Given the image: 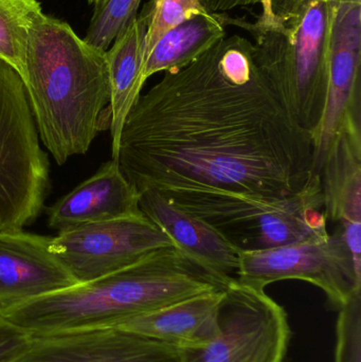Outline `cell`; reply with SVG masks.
<instances>
[{
	"mask_svg": "<svg viewBox=\"0 0 361 362\" xmlns=\"http://www.w3.org/2000/svg\"><path fill=\"white\" fill-rule=\"evenodd\" d=\"M116 161L138 194L216 189L279 198L311 177L314 141L256 67L252 42L235 34L140 95Z\"/></svg>",
	"mask_w": 361,
	"mask_h": 362,
	"instance_id": "obj_1",
	"label": "cell"
},
{
	"mask_svg": "<svg viewBox=\"0 0 361 362\" xmlns=\"http://www.w3.org/2000/svg\"><path fill=\"white\" fill-rule=\"evenodd\" d=\"M191 259L176 246L90 282L0 310L32 336L114 327L232 282Z\"/></svg>",
	"mask_w": 361,
	"mask_h": 362,
	"instance_id": "obj_2",
	"label": "cell"
},
{
	"mask_svg": "<svg viewBox=\"0 0 361 362\" xmlns=\"http://www.w3.org/2000/svg\"><path fill=\"white\" fill-rule=\"evenodd\" d=\"M23 83L38 136L55 163L88 152L110 127L106 51L76 35L65 21L38 13L28 29Z\"/></svg>",
	"mask_w": 361,
	"mask_h": 362,
	"instance_id": "obj_3",
	"label": "cell"
},
{
	"mask_svg": "<svg viewBox=\"0 0 361 362\" xmlns=\"http://www.w3.org/2000/svg\"><path fill=\"white\" fill-rule=\"evenodd\" d=\"M334 0H273V23L224 14L249 32L256 67L292 118L313 138L326 108Z\"/></svg>",
	"mask_w": 361,
	"mask_h": 362,
	"instance_id": "obj_4",
	"label": "cell"
},
{
	"mask_svg": "<svg viewBox=\"0 0 361 362\" xmlns=\"http://www.w3.org/2000/svg\"><path fill=\"white\" fill-rule=\"evenodd\" d=\"M170 204L205 221L237 251L254 252L329 233L321 175L286 197L216 189L158 192Z\"/></svg>",
	"mask_w": 361,
	"mask_h": 362,
	"instance_id": "obj_5",
	"label": "cell"
},
{
	"mask_svg": "<svg viewBox=\"0 0 361 362\" xmlns=\"http://www.w3.org/2000/svg\"><path fill=\"white\" fill-rule=\"evenodd\" d=\"M38 137L25 83L0 59V232L23 230L44 206L49 160Z\"/></svg>",
	"mask_w": 361,
	"mask_h": 362,
	"instance_id": "obj_6",
	"label": "cell"
},
{
	"mask_svg": "<svg viewBox=\"0 0 361 362\" xmlns=\"http://www.w3.org/2000/svg\"><path fill=\"white\" fill-rule=\"evenodd\" d=\"M290 339L288 314L264 289L235 279L223 291L216 333L180 349L182 362H283Z\"/></svg>",
	"mask_w": 361,
	"mask_h": 362,
	"instance_id": "obj_7",
	"label": "cell"
},
{
	"mask_svg": "<svg viewBox=\"0 0 361 362\" xmlns=\"http://www.w3.org/2000/svg\"><path fill=\"white\" fill-rule=\"evenodd\" d=\"M237 280L264 289L284 280L319 287L331 304L341 308L361 293V268L356 266L341 232L254 252L239 251Z\"/></svg>",
	"mask_w": 361,
	"mask_h": 362,
	"instance_id": "obj_8",
	"label": "cell"
},
{
	"mask_svg": "<svg viewBox=\"0 0 361 362\" xmlns=\"http://www.w3.org/2000/svg\"><path fill=\"white\" fill-rule=\"evenodd\" d=\"M170 246L175 245L142 213L59 232L51 238L50 251L76 282L83 284Z\"/></svg>",
	"mask_w": 361,
	"mask_h": 362,
	"instance_id": "obj_9",
	"label": "cell"
},
{
	"mask_svg": "<svg viewBox=\"0 0 361 362\" xmlns=\"http://www.w3.org/2000/svg\"><path fill=\"white\" fill-rule=\"evenodd\" d=\"M361 0H334L326 108L313 135L314 173H321L337 134L361 121Z\"/></svg>",
	"mask_w": 361,
	"mask_h": 362,
	"instance_id": "obj_10",
	"label": "cell"
},
{
	"mask_svg": "<svg viewBox=\"0 0 361 362\" xmlns=\"http://www.w3.org/2000/svg\"><path fill=\"white\" fill-rule=\"evenodd\" d=\"M13 362H182L180 349L119 329H83L32 336Z\"/></svg>",
	"mask_w": 361,
	"mask_h": 362,
	"instance_id": "obj_11",
	"label": "cell"
},
{
	"mask_svg": "<svg viewBox=\"0 0 361 362\" xmlns=\"http://www.w3.org/2000/svg\"><path fill=\"white\" fill-rule=\"evenodd\" d=\"M50 242L23 230L0 232V310L78 284Z\"/></svg>",
	"mask_w": 361,
	"mask_h": 362,
	"instance_id": "obj_12",
	"label": "cell"
},
{
	"mask_svg": "<svg viewBox=\"0 0 361 362\" xmlns=\"http://www.w3.org/2000/svg\"><path fill=\"white\" fill-rule=\"evenodd\" d=\"M47 212L49 227L59 232L142 214L139 194L112 159L102 165L95 175L57 200Z\"/></svg>",
	"mask_w": 361,
	"mask_h": 362,
	"instance_id": "obj_13",
	"label": "cell"
},
{
	"mask_svg": "<svg viewBox=\"0 0 361 362\" xmlns=\"http://www.w3.org/2000/svg\"><path fill=\"white\" fill-rule=\"evenodd\" d=\"M141 212L191 259L227 280H235L239 251L211 226L170 204L154 189L139 193Z\"/></svg>",
	"mask_w": 361,
	"mask_h": 362,
	"instance_id": "obj_14",
	"label": "cell"
},
{
	"mask_svg": "<svg viewBox=\"0 0 361 362\" xmlns=\"http://www.w3.org/2000/svg\"><path fill=\"white\" fill-rule=\"evenodd\" d=\"M148 21L143 13L114 38L106 51L110 98L107 112L112 136V159L118 156L123 125L143 88V67Z\"/></svg>",
	"mask_w": 361,
	"mask_h": 362,
	"instance_id": "obj_15",
	"label": "cell"
},
{
	"mask_svg": "<svg viewBox=\"0 0 361 362\" xmlns=\"http://www.w3.org/2000/svg\"><path fill=\"white\" fill-rule=\"evenodd\" d=\"M320 175L328 219L343 228L361 226V121L337 134Z\"/></svg>",
	"mask_w": 361,
	"mask_h": 362,
	"instance_id": "obj_16",
	"label": "cell"
},
{
	"mask_svg": "<svg viewBox=\"0 0 361 362\" xmlns=\"http://www.w3.org/2000/svg\"><path fill=\"white\" fill-rule=\"evenodd\" d=\"M223 291L203 293L129 319L114 327L135 332L177 348L206 344L216 333Z\"/></svg>",
	"mask_w": 361,
	"mask_h": 362,
	"instance_id": "obj_17",
	"label": "cell"
},
{
	"mask_svg": "<svg viewBox=\"0 0 361 362\" xmlns=\"http://www.w3.org/2000/svg\"><path fill=\"white\" fill-rule=\"evenodd\" d=\"M226 36L224 14L206 11L195 15L167 32L155 45L144 61V81L158 72L182 69Z\"/></svg>",
	"mask_w": 361,
	"mask_h": 362,
	"instance_id": "obj_18",
	"label": "cell"
},
{
	"mask_svg": "<svg viewBox=\"0 0 361 362\" xmlns=\"http://www.w3.org/2000/svg\"><path fill=\"white\" fill-rule=\"evenodd\" d=\"M40 12L37 0H0V59L14 68L23 81L28 29Z\"/></svg>",
	"mask_w": 361,
	"mask_h": 362,
	"instance_id": "obj_19",
	"label": "cell"
},
{
	"mask_svg": "<svg viewBox=\"0 0 361 362\" xmlns=\"http://www.w3.org/2000/svg\"><path fill=\"white\" fill-rule=\"evenodd\" d=\"M141 0H101L95 6L85 42L107 51L114 38L137 17Z\"/></svg>",
	"mask_w": 361,
	"mask_h": 362,
	"instance_id": "obj_20",
	"label": "cell"
},
{
	"mask_svg": "<svg viewBox=\"0 0 361 362\" xmlns=\"http://www.w3.org/2000/svg\"><path fill=\"white\" fill-rule=\"evenodd\" d=\"M206 11L203 0H150L141 11L148 21L146 59L167 32Z\"/></svg>",
	"mask_w": 361,
	"mask_h": 362,
	"instance_id": "obj_21",
	"label": "cell"
},
{
	"mask_svg": "<svg viewBox=\"0 0 361 362\" xmlns=\"http://www.w3.org/2000/svg\"><path fill=\"white\" fill-rule=\"evenodd\" d=\"M339 310L335 362H361V293Z\"/></svg>",
	"mask_w": 361,
	"mask_h": 362,
	"instance_id": "obj_22",
	"label": "cell"
},
{
	"mask_svg": "<svg viewBox=\"0 0 361 362\" xmlns=\"http://www.w3.org/2000/svg\"><path fill=\"white\" fill-rule=\"evenodd\" d=\"M32 335L0 315V362H13L27 351Z\"/></svg>",
	"mask_w": 361,
	"mask_h": 362,
	"instance_id": "obj_23",
	"label": "cell"
},
{
	"mask_svg": "<svg viewBox=\"0 0 361 362\" xmlns=\"http://www.w3.org/2000/svg\"><path fill=\"white\" fill-rule=\"evenodd\" d=\"M259 4L262 6V14L258 18V23H273L276 19L275 13L273 11V0H259Z\"/></svg>",
	"mask_w": 361,
	"mask_h": 362,
	"instance_id": "obj_24",
	"label": "cell"
},
{
	"mask_svg": "<svg viewBox=\"0 0 361 362\" xmlns=\"http://www.w3.org/2000/svg\"><path fill=\"white\" fill-rule=\"evenodd\" d=\"M101 1V0H88L89 4H95V6H97L99 2Z\"/></svg>",
	"mask_w": 361,
	"mask_h": 362,
	"instance_id": "obj_25",
	"label": "cell"
}]
</instances>
